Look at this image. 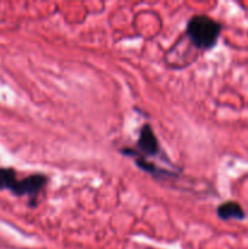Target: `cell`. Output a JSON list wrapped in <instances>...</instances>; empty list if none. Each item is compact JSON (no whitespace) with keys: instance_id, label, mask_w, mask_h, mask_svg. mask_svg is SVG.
<instances>
[{"instance_id":"obj_1","label":"cell","mask_w":248,"mask_h":249,"mask_svg":"<svg viewBox=\"0 0 248 249\" xmlns=\"http://www.w3.org/2000/svg\"><path fill=\"white\" fill-rule=\"evenodd\" d=\"M221 33V24L206 15H196L186 24V36L194 48L198 50H211L218 43Z\"/></svg>"},{"instance_id":"obj_2","label":"cell","mask_w":248,"mask_h":249,"mask_svg":"<svg viewBox=\"0 0 248 249\" xmlns=\"http://www.w3.org/2000/svg\"><path fill=\"white\" fill-rule=\"evenodd\" d=\"M48 184V177L44 174H32L23 179H16L12 182L9 191H11L15 196L27 197L29 206L35 207L38 197L45 189Z\"/></svg>"},{"instance_id":"obj_3","label":"cell","mask_w":248,"mask_h":249,"mask_svg":"<svg viewBox=\"0 0 248 249\" xmlns=\"http://www.w3.org/2000/svg\"><path fill=\"white\" fill-rule=\"evenodd\" d=\"M121 152L128 157L139 156V157L146 158V160L147 157H157V156L162 155L158 139L150 124H145L141 126L136 148H123Z\"/></svg>"},{"instance_id":"obj_4","label":"cell","mask_w":248,"mask_h":249,"mask_svg":"<svg viewBox=\"0 0 248 249\" xmlns=\"http://www.w3.org/2000/svg\"><path fill=\"white\" fill-rule=\"evenodd\" d=\"M216 214L224 221L228 220H242L246 213L242 207L237 202H225L216 208Z\"/></svg>"},{"instance_id":"obj_5","label":"cell","mask_w":248,"mask_h":249,"mask_svg":"<svg viewBox=\"0 0 248 249\" xmlns=\"http://www.w3.org/2000/svg\"><path fill=\"white\" fill-rule=\"evenodd\" d=\"M134 160H135L136 167L140 168L142 172L147 173V174L152 175L153 178L156 179H167V178H174L175 174L174 173L169 172L167 169H163V168H158L156 167L153 163H151L150 160H146V158L139 157V156H134Z\"/></svg>"},{"instance_id":"obj_6","label":"cell","mask_w":248,"mask_h":249,"mask_svg":"<svg viewBox=\"0 0 248 249\" xmlns=\"http://www.w3.org/2000/svg\"><path fill=\"white\" fill-rule=\"evenodd\" d=\"M17 178L16 172L11 168H0V191L9 190Z\"/></svg>"}]
</instances>
